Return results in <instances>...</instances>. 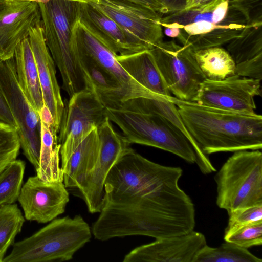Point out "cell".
<instances>
[{
    "label": "cell",
    "mask_w": 262,
    "mask_h": 262,
    "mask_svg": "<svg viewBox=\"0 0 262 262\" xmlns=\"http://www.w3.org/2000/svg\"><path fill=\"white\" fill-rule=\"evenodd\" d=\"M97 129L100 142L98 159L80 186L75 189L77 195L83 199L91 213L101 211L106 178L116 162L131 148L124 136L114 129L108 118Z\"/></svg>",
    "instance_id": "8fae6325"
},
{
    "label": "cell",
    "mask_w": 262,
    "mask_h": 262,
    "mask_svg": "<svg viewBox=\"0 0 262 262\" xmlns=\"http://www.w3.org/2000/svg\"><path fill=\"white\" fill-rule=\"evenodd\" d=\"M140 5L153 10L162 15L166 14V11L160 0H119Z\"/></svg>",
    "instance_id": "74e56055"
},
{
    "label": "cell",
    "mask_w": 262,
    "mask_h": 262,
    "mask_svg": "<svg viewBox=\"0 0 262 262\" xmlns=\"http://www.w3.org/2000/svg\"><path fill=\"white\" fill-rule=\"evenodd\" d=\"M224 239L248 249L262 244V221L225 231Z\"/></svg>",
    "instance_id": "4dcf8cb0"
},
{
    "label": "cell",
    "mask_w": 262,
    "mask_h": 262,
    "mask_svg": "<svg viewBox=\"0 0 262 262\" xmlns=\"http://www.w3.org/2000/svg\"><path fill=\"white\" fill-rule=\"evenodd\" d=\"M126 72L152 93L171 100L172 96L150 50L125 55H116Z\"/></svg>",
    "instance_id": "ffe728a7"
},
{
    "label": "cell",
    "mask_w": 262,
    "mask_h": 262,
    "mask_svg": "<svg viewBox=\"0 0 262 262\" xmlns=\"http://www.w3.org/2000/svg\"><path fill=\"white\" fill-rule=\"evenodd\" d=\"M64 104L58 136L61 168L89 133L108 118L106 107L93 89L85 86Z\"/></svg>",
    "instance_id": "ba28073f"
},
{
    "label": "cell",
    "mask_w": 262,
    "mask_h": 262,
    "mask_svg": "<svg viewBox=\"0 0 262 262\" xmlns=\"http://www.w3.org/2000/svg\"><path fill=\"white\" fill-rule=\"evenodd\" d=\"M99 151L100 142L95 127L80 142L61 168L63 183L67 188L75 189L80 186L95 165Z\"/></svg>",
    "instance_id": "44dd1931"
},
{
    "label": "cell",
    "mask_w": 262,
    "mask_h": 262,
    "mask_svg": "<svg viewBox=\"0 0 262 262\" xmlns=\"http://www.w3.org/2000/svg\"><path fill=\"white\" fill-rule=\"evenodd\" d=\"M229 8V1L213 0L200 7L167 14L161 18V26L172 24L180 28L185 25L205 20L214 24L225 19Z\"/></svg>",
    "instance_id": "d4e9b609"
},
{
    "label": "cell",
    "mask_w": 262,
    "mask_h": 262,
    "mask_svg": "<svg viewBox=\"0 0 262 262\" xmlns=\"http://www.w3.org/2000/svg\"><path fill=\"white\" fill-rule=\"evenodd\" d=\"M189 135L206 155L219 152L260 150L262 117L171 99Z\"/></svg>",
    "instance_id": "7a4b0ae2"
},
{
    "label": "cell",
    "mask_w": 262,
    "mask_h": 262,
    "mask_svg": "<svg viewBox=\"0 0 262 262\" xmlns=\"http://www.w3.org/2000/svg\"><path fill=\"white\" fill-rule=\"evenodd\" d=\"M80 3L70 0L38 3L45 42L69 97L85 87L83 72L71 45L72 29L79 16Z\"/></svg>",
    "instance_id": "8992f818"
},
{
    "label": "cell",
    "mask_w": 262,
    "mask_h": 262,
    "mask_svg": "<svg viewBox=\"0 0 262 262\" xmlns=\"http://www.w3.org/2000/svg\"><path fill=\"white\" fill-rule=\"evenodd\" d=\"M262 0H230L229 9L239 12L246 25L262 23Z\"/></svg>",
    "instance_id": "836d02e7"
},
{
    "label": "cell",
    "mask_w": 262,
    "mask_h": 262,
    "mask_svg": "<svg viewBox=\"0 0 262 262\" xmlns=\"http://www.w3.org/2000/svg\"><path fill=\"white\" fill-rule=\"evenodd\" d=\"M0 121L7 123L17 129V125L6 99L0 90Z\"/></svg>",
    "instance_id": "8d00e7d4"
},
{
    "label": "cell",
    "mask_w": 262,
    "mask_h": 262,
    "mask_svg": "<svg viewBox=\"0 0 262 262\" xmlns=\"http://www.w3.org/2000/svg\"><path fill=\"white\" fill-rule=\"evenodd\" d=\"M228 214L229 219L225 231L262 221V205L237 209Z\"/></svg>",
    "instance_id": "d6a6232c"
},
{
    "label": "cell",
    "mask_w": 262,
    "mask_h": 262,
    "mask_svg": "<svg viewBox=\"0 0 262 262\" xmlns=\"http://www.w3.org/2000/svg\"><path fill=\"white\" fill-rule=\"evenodd\" d=\"M54 127L40 121V150L36 176L48 182H63L60 166L61 145Z\"/></svg>",
    "instance_id": "cb8c5ba5"
},
{
    "label": "cell",
    "mask_w": 262,
    "mask_h": 262,
    "mask_svg": "<svg viewBox=\"0 0 262 262\" xmlns=\"http://www.w3.org/2000/svg\"><path fill=\"white\" fill-rule=\"evenodd\" d=\"M20 148L16 128L0 121V173L16 159Z\"/></svg>",
    "instance_id": "1f68e13d"
},
{
    "label": "cell",
    "mask_w": 262,
    "mask_h": 262,
    "mask_svg": "<svg viewBox=\"0 0 262 262\" xmlns=\"http://www.w3.org/2000/svg\"><path fill=\"white\" fill-rule=\"evenodd\" d=\"M260 81L236 74L221 80L205 79L192 101L217 109L254 114V98L261 95Z\"/></svg>",
    "instance_id": "4fadbf2b"
},
{
    "label": "cell",
    "mask_w": 262,
    "mask_h": 262,
    "mask_svg": "<svg viewBox=\"0 0 262 262\" xmlns=\"http://www.w3.org/2000/svg\"><path fill=\"white\" fill-rule=\"evenodd\" d=\"M216 204L227 212L262 205V153L234 152L214 176Z\"/></svg>",
    "instance_id": "52a82bcc"
},
{
    "label": "cell",
    "mask_w": 262,
    "mask_h": 262,
    "mask_svg": "<svg viewBox=\"0 0 262 262\" xmlns=\"http://www.w3.org/2000/svg\"><path fill=\"white\" fill-rule=\"evenodd\" d=\"M14 58L18 84L31 104L39 112L44 102L37 68L28 37L17 46Z\"/></svg>",
    "instance_id": "7402d4cb"
},
{
    "label": "cell",
    "mask_w": 262,
    "mask_h": 262,
    "mask_svg": "<svg viewBox=\"0 0 262 262\" xmlns=\"http://www.w3.org/2000/svg\"><path fill=\"white\" fill-rule=\"evenodd\" d=\"M182 173L181 167L156 163L131 148L110 170L104 184L103 203L167 194L180 187Z\"/></svg>",
    "instance_id": "277c9868"
},
{
    "label": "cell",
    "mask_w": 262,
    "mask_h": 262,
    "mask_svg": "<svg viewBox=\"0 0 262 262\" xmlns=\"http://www.w3.org/2000/svg\"><path fill=\"white\" fill-rule=\"evenodd\" d=\"M111 18L150 50L163 41L160 20L163 16L149 8L119 0H93L88 3Z\"/></svg>",
    "instance_id": "5bb4252c"
},
{
    "label": "cell",
    "mask_w": 262,
    "mask_h": 262,
    "mask_svg": "<svg viewBox=\"0 0 262 262\" xmlns=\"http://www.w3.org/2000/svg\"><path fill=\"white\" fill-rule=\"evenodd\" d=\"M222 1H230V0H222Z\"/></svg>",
    "instance_id": "7bdbcfd3"
},
{
    "label": "cell",
    "mask_w": 262,
    "mask_h": 262,
    "mask_svg": "<svg viewBox=\"0 0 262 262\" xmlns=\"http://www.w3.org/2000/svg\"><path fill=\"white\" fill-rule=\"evenodd\" d=\"M164 28V34L168 37L177 38L181 32V28L172 24H167L162 26Z\"/></svg>",
    "instance_id": "ab89813d"
},
{
    "label": "cell",
    "mask_w": 262,
    "mask_h": 262,
    "mask_svg": "<svg viewBox=\"0 0 262 262\" xmlns=\"http://www.w3.org/2000/svg\"><path fill=\"white\" fill-rule=\"evenodd\" d=\"M25 170V163L16 159L0 173V207L14 204L17 200Z\"/></svg>",
    "instance_id": "f546056e"
},
{
    "label": "cell",
    "mask_w": 262,
    "mask_h": 262,
    "mask_svg": "<svg viewBox=\"0 0 262 262\" xmlns=\"http://www.w3.org/2000/svg\"><path fill=\"white\" fill-rule=\"evenodd\" d=\"M0 90L16 124L20 148L36 170L39 162L40 119L18 84L14 56L0 61Z\"/></svg>",
    "instance_id": "9c48e42d"
},
{
    "label": "cell",
    "mask_w": 262,
    "mask_h": 262,
    "mask_svg": "<svg viewBox=\"0 0 262 262\" xmlns=\"http://www.w3.org/2000/svg\"><path fill=\"white\" fill-rule=\"evenodd\" d=\"M221 23L214 24L205 20L197 21L180 27L181 32L187 36L203 34L217 28Z\"/></svg>",
    "instance_id": "d590c367"
},
{
    "label": "cell",
    "mask_w": 262,
    "mask_h": 262,
    "mask_svg": "<svg viewBox=\"0 0 262 262\" xmlns=\"http://www.w3.org/2000/svg\"><path fill=\"white\" fill-rule=\"evenodd\" d=\"M79 17L96 37L115 55L150 50L111 18L88 3H80Z\"/></svg>",
    "instance_id": "ac0fdd59"
},
{
    "label": "cell",
    "mask_w": 262,
    "mask_h": 262,
    "mask_svg": "<svg viewBox=\"0 0 262 262\" xmlns=\"http://www.w3.org/2000/svg\"><path fill=\"white\" fill-rule=\"evenodd\" d=\"M71 45L74 50L92 59L118 83L123 95L121 102L138 97H163L147 90L132 78L119 64L116 55L81 21L79 14L73 25Z\"/></svg>",
    "instance_id": "7c38bea8"
},
{
    "label": "cell",
    "mask_w": 262,
    "mask_h": 262,
    "mask_svg": "<svg viewBox=\"0 0 262 262\" xmlns=\"http://www.w3.org/2000/svg\"><path fill=\"white\" fill-rule=\"evenodd\" d=\"M246 25L244 17L228 8L227 15L219 27L205 34L187 36L180 32L177 38L181 44L193 52L211 47H220L237 37Z\"/></svg>",
    "instance_id": "603a6c76"
},
{
    "label": "cell",
    "mask_w": 262,
    "mask_h": 262,
    "mask_svg": "<svg viewBox=\"0 0 262 262\" xmlns=\"http://www.w3.org/2000/svg\"><path fill=\"white\" fill-rule=\"evenodd\" d=\"M167 14L182 10L185 8V0H160Z\"/></svg>",
    "instance_id": "f35d334b"
},
{
    "label": "cell",
    "mask_w": 262,
    "mask_h": 262,
    "mask_svg": "<svg viewBox=\"0 0 262 262\" xmlns=\"http://www.w3.org/2000/svg\"><path fill=\"white\" fill-rule=\"evenodd\" d=\"M17 201L25 219L46 223L64 212L69 195L63 182H45L35 176L22 186Z\"/></svg>",
    "instance_id": "9a60e30c"
},
{
    "label": "cell",
    "mask_w": 262,
    "mask_h": 262,
    "mask_svg": "<svg viewBox=\"0 0 262 262\" xmlns=\"http://www.w3.org/2000/svg\"><path fill=\"white\" fill-rule=\"evenodd\" d=\"M42 24L38 3L0 0V61L12 58L32 28Z\"/></svg>",
    "instance_id": "2e32d148"
},
{
    "label": "cell",
    "mask_w": 262,
    "mask_h": 262,
    "mask_svg": "<svg viewBox=\"0 0 262 262\" xmlns=\"http://www.w3.org/2000/svg\"><path fill=\"white\" fill-rule=\"evenodd\" d=\"M28 39L37 68L44 104L52 115L58 133L64 104L56 78L55 64L45 42L42 24L31 29Z\"/></svg>",
    "instance_id": "d6986e66"
},
{
    "label": "cell",
    "mask_w": 262,
    "mask_h": 262,
    "mask_svg": "<svg viewBox=\"0 0 262 262\" xmlns=\"http://www.w3.org/2000/svg\"><path fill=\"white\" fill-rule=\"evenodd\" d=\"M193 54L206 79L221 80L235 75L236 63L223 48L201 49L194 52Z\"/></svg>",
    "instance_id": "484cf974"
},
{
    "label": "cell",
    "mask_w": 262,
    "mask_h": 262,
    "mask_svg": "<svg viewBox=\"0 0 262 262\" xmlns=\"http://www.w3.org/2000/svg\"><path fill=\"white\" fill-rule=\"evenodd\" d=\"M24 1H32V2H35L37 3H43L46 2L47 1H49L50 0H24ZM70 1H76L79 2H82V3H89L92 2L93 0H70Z\"/></svg>",
    "instance_id": "b9f144b4"
},
{
    "label": "cell",
    "mask_w": 262,
    "mask_h": 262,
    "mask_svg": "<svg viewBox=\"0 0 262 262\" xmlns=\"http://www.w3.org/2000/svg\"><path fill=\"white\" fill-rule=\"evenodd\" d=\"M213 0H185V8L183 10H188L200 7Z\"/></svg>",
    "instance_id": "60d3db41"
},
{
    "label": "cell",
    "mask_w": 262,
    "mask_h": 262,
    "mask_svg": "<svg viewBox=\"0 0 262 262\" xmlns=\"http://www.w3.org/2000/svg\"><path fill=\"white\" fill-rule=\"evenodd\" d=\"M150 50L170 93L179 99L192 101L206 79L194 52L173 40L162 41Z\"/></svg>",
    "instance_id": "30bf717a"
},
{
    "label": "cell",
    "mask_w": 262,
    "mask_h": 262,
    "mask_svg": "<svg viewBox=\"0 0 262 262\" xmlns=\"http://www.w3.org/2000/svg\"><path fill=\"white\" fill-rule=\"evenodd\" d=\"M226 50L236 64L262 54V23L246 25Z\"/></svg>",
    "instance_id": "4316f807"
},
{
    "label": "cell",
    "mask_w": 262,
    "mask_h": 262,
    "mask_svg": "<svg viewBox=\"0 0 262 262\" xmlns=\"http://www.w3.org/2000/svg\"><path fill=\"white\" fill-rule=\"evenodd\" d=\"M207 244L205 235L192 232L181 235L156 239L138 246L125 255L123 262H193Z\"/></svg>",
    "instance_id": "e0dca14e"
},
{
    "label": "cell",
    "mask_w": 262,
    "mask_h": 262,
    "mask_svg": "<svg viewBox=\"0 0 262 262\" xmlns=\"http://www.w3.org/2000/svg\"><path fill=\"white\" fill-rule=\"evenodd\" d=\"M235 74L241 77L261 80L262 54L236 64Z\"/></svg>",
    "instance_id": "e575fe53"
},
{
    "label": "cell",
    "mask_w": 262,
    "mask_h": 262,
    "mask_svg": "<svg viewBox=\"0 0 262 262\" xmlns=\"http://www.w3.org/2000/svg\"><path fill=\"white\" fill-rule=\"evenodd\" d=\"M247 249L226 242L217 247L207 244L196 254L193 262H261Z\"/></svg>",
    "instance_id": "83f0119b"
},
{
    "label": "cell",
    "mask_w": 262,
    "mask_h": 262,
    "mask_svg": "<svg viewBox=\"0 0 262 262\" xmlns=\"http://www.w3.org/2000/svg\"><path fill=\"white\" fill-rule=\"evenodd\" d=\"M92 235L90 226L80 215L55 219L31 236L14 243L3 262L69 261Z\"/></svg>",
    "instance_id": "5b68a950"
},
{
    "label": "cell",
    "mask_w": 262,
    "mask_h": 262,
    "mask_svg": "<svg viewBox=\"0 0 262 262\" xmlns=\"http://www.w3.org/2000/svg\"><path fill=\"white\" fill-rule=\"evenodd\" d=\"M119 107H106L107 117L130 144L158 148L191 164L208 161V156L189 135L172 101L163 97H138L123 101Z\"/></svg>",
    "instance_id": "6da1fadb"
},
{
    "label": "cell",
    "mask_w": 262,
    "mask_h": 262,
    "mask_svg": "<svg viewBox=\"0 0 262 262\" xmlns=\"http://www.w3.org/2000/svg\"><path fill=\"white\" fill-rule=\"evenodd\" d=\"M99 213L91 230L95 238L101 241L130 235L159 239L186 234L194 230L181 220L142 201L104 203Z\"/></svg>",
    "instance_id": "3957f363"
},
{
    "label": "cell",
    "mask_w": 262,
    "mask_h": 262,
    "mask_svg": "<svg viewBox=\"0 0 262 262\" xmlns=\"http://www.w3.org/2000/svg\"><path fill=\"white\" fill-rule=\"evenodd\" d=\"M25 217L17 204L0 207V262L5 256L16 235L21 232Z\"/></svg>",
    "instance_id": "f1b7e54d"
}]
</instances>
